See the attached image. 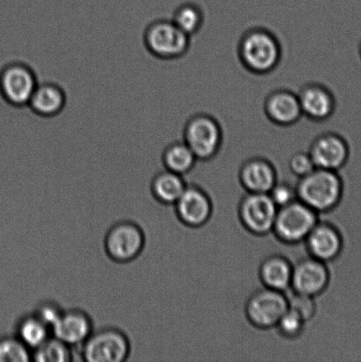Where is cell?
Wrapping results in <instances>:
<instances>
[{"label": "cell", "instance_id": "obj_1", "mask_svg": "<svg viewBox=\"0 0 361 362\" xmlns=\"http://www.w3.org/2000/svg\"><path fill=\"white\" fill-rule=\"evenodd\" d=\"M237 55L247 72L263 76L273 73L280 65L283 49L273 32L264 27H253L243 32Z\"/></svg>", "mask_w": 361, "mask_h": 362}, {"label": "cell", "instance_id": "obj_2", "mask_svg": "<svg viewBox=\"0 0 361 362\" xmlns=\"http://www.w3.org/2000/svg\"><path fill=\"white\" fill-rule=\"evenodd\" d=\"M297 198L313 211L329 213L341 205L345 183L341 172L316 168L309 175L299 179Z\"/></svg>", "mask_w": 361, "mask_h": 362}, {"label": "cell", "instance_id": "obj_3", "mask_svg": "<svg viewBox=\"0 0 361 362\" xmlns=\"http://www.w3.org/2000/svg\"><path fill=\"white\" fill-rule=\"evenodd\" d=\"M183 141L197 160L211 161L217 157L224 143V131L214 116L196 113L187 119L183 129Z\"/></svg>", "mask_w": 361, "mask_h": 362}, {"label": "cell", "instance_id": "obj_4", "mask_svg": "<svg viewBox=\"0 0 361 362\" xmlns=\"http://www.w3.org/2000/svg\"><path fill=\"white\" fill-rule=\"evenodd\" d=\"M143 44L155 58L176 60L189 52L191 37L179 30L172 19H158L145 28Z\"/></svg>", "mask_w": 361, "mask_h": 362}, {"label": "cell", "instance_id": "obj_5", "mask_svg": "<svg viewBox=\"0 0 361 362\" xmlns=\"http://www.w3.org/2000/svg\"><path fill=\"white\" fill-rule=\"evenodd\" d=\"M132 345L122 329L105 327L94 331L81 346V356L87 362H124L129 360Z\"/></svg>", "mask_w": 361, "mask_h": 362}, {"label": "cell", "instance_id": "obj_6", "mask_svg": "<svg viewBox=\"0 0 361 362\" xmlns=\"http://www.w3.org/2000/svg\"><path fill=\"white\" fill-rule=\"evenodd\" d=\"M146 234L139 223L122 220L110 227L104 240L106 255L117 264H129L143 253Z\"/></svg>", "mask_w": 361, "mask_h": 362}, {"label": "cell", "instance_id": "obj_7", "mask_svg": "<svg viewBox=\"0 0 361 362\" xmlns=\"http://www.w3.org/2000/svg\"><path fill=\"white\" fill-rule=\"evenodd\" d=\"M319 220L318 213L297 199L278 208L272 233L282 243H302Z\"/></svg>", "mask_w": 361, "mask_h": 362}, {"label": "cell", "instance_id": "obj_8", "mask_svg": "<svg viewBox=\"0 0 361 362\" xmlns=\"http://www.w3.org/2000/svg\"><path fill=\"white\" fill-rule=\"evenodd\" d=\"M288 310V294L267 287L254 291L245 304L247 320L260 329L275 328Z\"/></svg>", "mask_w": 361, "mask_h": 362}, {"label": "cell", "instance_id": "obj_9", "mask_svg": "<svg viewBox=\"0 0 361 362\" xmlns=\"http://www.w3.org/2000/svg\"><path fill=\"white\" fill-rule=\"evenodd\" d=\"M38 83L33 69L23 62L6 64L0 71V95L13 107H28Z\"/></svg>", "mask_w": 361, "mask_h": 362}, {"label": "cell", "instance_id": "obj_10", "mask_svg": "<svg viewBox=\"0 0 361 362\" xmlns=\"http://www.w3.org/2000/svg\"><path fill=\"white\" fill-rule=\"evenodd\" d=\"M278 208L268 194L249 193L240 199L238 216L247 232L256 236L272 233Z\"/></svg>", "mask_w": 361, "mask_h": 362}, {"label": "cell", "instance_id": "obj_11", "mask_svg": "<svg viewBox=\"0 0 361 362\" xmlns=\"http://www.w3.org/2000/svg\"><path fill=\"white\" fill-rule=\"evenodd\" d=\"M309 153L316 168L341 172L348 165L351 148L345 136L329 131L314 138Z\"/></svg>", "mask_w": 361, "mask_h": 362}, {"label": "cell", "instance_id": "obj_12", "mask_svg": "<svg viewBox=\"0 0 361 362\" xmlns=\"http://www.w3.org/2000/svg\"><path fill=\"white\" fill-rule=\"evenodd\" d=\"M174 206L177 218L191 228L206 225L213 212V204L207 192L197 185H187Z\"/></svg>", "mask_w": 361, "mask_h": 362}, {"label": "cell", "instance_id": "obj_13", "mask_svg": "<svg viewBox=\"0 0 361 362\" xmlns=\"http://www.w3.org/2000/svg\"><path fill=\"white\" fill-rule=\"evenodd\" d=\"M297 95L302 116L311 122H328L337 111V98L326 85L316 81L306 83Z\"/></svg>", "mask_w": 361, "mask_h": 362}, {"label": "cell", "instance_id": "obj_14", "mask_svg": "<svg viewBox=\"0 0 361 362\" xmlns=\"http://www.w3.org/2000/svg\"><path fill=\"white\" fill-rule=\"evenodd\" d=\"M331 274L327 264L314 257H307L293 265L292 292L316 298L330 286Z\"/></svg>", "mask_w": 361, "mask_h": 362}, {"label": "cell", "instance_id": "obj_15", "mask_svg": "<svg viewBox=\"0 0 361 362\" xmlns=\"http://www.w3.org/2000/svg\"><path fill=\"white\" fill-rule=\"evenodd\" d=\"M309 257L321 262L338 260L344 250V236L341 228L331 222L318 221L304 240Z\"/></svg>", "mask_w": 361, "mask_h": 362}, {"label": "cell", "instance_id": "obj_16", "mask_svg": "<svg viewBox=\"0 0 361 362\" xmlns=\"http://www.w3.org/2000/svg\"><path fill=\"white\" fill-rule=\"evenodd\" d=\"M94 332L90 314L81 308L64 310L52 329V334L71 347L81 346Z\"/></svg>", "mask_w": 361, "mask_h": 362}, {"label": "cell", "instance_id": "obj_17", "mask_svg": "<svg viewBox=\"0 0 361 362\" xmlns=\"http://www.w3.org/2000/svg\"><path fill=\"white\" fill-rule=\"evenodd\" d=\"M264 111L271 123L283 127L295 125L303 117L298 95L288 88H278L268 94Z\"/></svg>", "mask_w": 361, "mask_h": 362}, {"label": "cell", "instance_id": "obj_18", "mask_svg": "<svg viewBox=\"0 0 361 362\" xmlns=\"http://www.w3.org/2000/svg\"><path fill=\"white\" fill-rule=\"evenodd\" d=\"M239 180L249 193L268 194L278 181L277 169L266 158H250L240 166Z\"/></svg>", "mask_w": 361, "mask_h": 362}, {"label": "cell", "instance_id": "obj_19", "mask_svg": "<svg viewBox=\"0 0 361 362\" xmlns=\"http://www.w3.org/2000/svg\"><path fill=\"white\" fill-rule=\"evenodd\" d=\"M66 105V94L59 84L38 83L28 103V107L42 118H54L64 111Z\"/></svg>", "mask_w": 361, "mask_h": 362}, {"label": "cell", "instance_id": "obj_20", "mask_svg": "<svg viewBox=\"0 0 361 362\" xmlns=\"http://www.w3.org/2000/svg\"><path fill=\"white\" fill-rule=\"evenodd\" d=\"M293 264L281 255L264 259L259 267V279L267 288L285 293L291 289Z\"/></svg>", "mask_w": 361, "mask_h": 362}, {"label": "cell", "instance_id": "obj_21", "mask_svg": "<svg viewBox=\"0 0 361 362\" xmlns=\"http://www.w3.org/2000/svg\"><path fill=\"white\" fill-rule=\"evenodd\" d=\"M183 176L168 170L159 172L150 183L151 194L155 201L165 205H174L187 187Z\"/></svg>", "mask_w": 361, "mask_h": 362}, {"label": "cell", "instance_id": "obj_22", "mask_svg": "<svg viewBox=\"0 0 361 362\" xmlns=\"http://www.w3.org/2000/svg\"><path fill=\"white\" fill-rule=\"evenodd\" d=\"M52 334V329L33 312L23 315L16 324V336L31 351L37 349Z\"/></svg>", "mask_w": 361, "mask_h": 362}, {"label": "cell", "instance_id": "obj_23", "mask_svg": "<svg viewBox=\"0 0 361 362\" xmlns=\"http://www.w3.org/2000/svg\"><path fill=\"white\" fill-rule=\"evenodd\" d=\"M197 161L196 156L184 141L170 144L162 154L165 169L182 176L192 171Z\"/></svg>", "mask_w": 361, "mask_h": 362}, {"label": "cell", "instance_id": "obj_24", "mask_svg": "<svg viewBox=\"0 0 361 362\" xmlns=\"http://www.w3.org/2000/svg\"><path fill=\"white\" fill-rule=\"evenodd\" d=\"M172 21L184 33L192 37L203 28L205 16L203 9L197 4L184 3L177 7Z\"/></svg>", "mask_w": 361, "mask_h": 362}, {"label": "cell", "instance_id": "obj_25", "mask_svg": "<svg viewBox=\"0 0 361 362\" xmlns=\"http://www.w3.org/2000/svg\"><path fill=\"white\" fill-rule=\"evenodd\" d=\"M73 356V347L52 335L32 351V361L37 362H70Z\"/></svg>", "mask_w": 361, "mask_h": 362}, {"label": "cell", "instance_id": "obj_26", "mask_svg": "<svg viewBox=\"0 0 361 362\" xmlns=\"http://www.w3.org/2000/svg\"><path fill=\"white\" fill-rule=\"evenodd\" d=\"M32 361V351L16 335L0 337V362H28Z\"/></svg>", "mask_w": 361, "mask_h": 362}, {"label": "cell", "instance_id": "obj_27", "mask_svg": "<svg viewBox=\"0 0 361 362\" xmlns=\"http://www.w3.org/2000/svg\"><path fill=\"white\" fill-rule=\"evenodd\" d=\"M306 322L300 315L288 308V310L279 319L275 328L283 338L295 339L302 334Z\"/></svg>", "mask_w": 361, "mask_h": 362}, {"label": "cell", "instance_id": "obj_28", "mask_svg": "<svg viewBox=\"0 0 361 362\" xmlns=\"http://www.w3.org/2000/svg\"><path fill=\"white\" fill-rule=\"evenodd\" d=\"M288 308L300 315L304 320H312L317 312L316 298L307 294L292 292L288 296Z\"/></svg>", "mask_w": 361, "mask_h": 362}, {"label": "cell", "instance_id": "obj_29", "mask_svg": "<svg viewBox=\"0 0 361 362\" xmlns=\"http://www.w3.org/2000/svg\"><path fill=\"white\" fill-rule=\"evenodd\" d=\"M290 172L300 179L309 175L316 168L309 151H298L293 154L288 163Z\"/></svg>", "mask_w": 361, "mask_h": 362}, {"label": "cell", "instance_id": "obj_30", "mask_svg": "<svg viewBox=\"0 0 361 362\" xmlns=\"http://www.w3.org/2000/svg\"><path fill=\"white\" fill-rule=\"evenodd\" d=\"M63 312V308L56 301L44 300L37 305L33 313L52 329Z\"/></svg>", "mask_w": 361, "mask_h": 362}, {"label": "cell", "instance_id": "obj_31", "mask_svg": "<svg viewBox=\"0 0 361 362\" xmlns=\"http://www.w3.org/2000/svg\"><path fill=\"white\" fill-rule=\"evenodd\" d=\"M268 194L278 208L291 204L298 199L295 186H292L288 182H279V181L268 192Z\"/></svg>", "mask_w": 361, "mask_h": 362}, {"label": "cell", "instance_id": "obj_32", "mask_svg": "<svg viewBox=\"0 0 361 362\" xmlns=\"http://www.w3.org/2000/svg\"><path fill=\"white\" fill-rule=\"evenodd\" d=\"M358 52H359L360 59H361V37L360 38L359 45H358Z\"/></svg>", "mask_w": 361, "mask_h": 362}]
</instances>
